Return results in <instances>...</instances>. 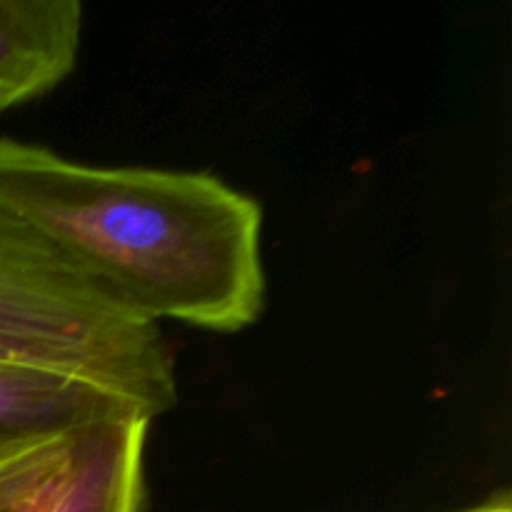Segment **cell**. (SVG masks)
Wrapping results in <instances>:
<instances>
[{
  "label": "cell",
  "mask_w": 512,
  "mask_h": 512,
  "mask_svg": "<svg viewBox=\"0 0 512 512\" xmlns=\"http://www.w3.org/2000/svg\"><path fill=\"white\" fill-rule=\"evenodd\" d=\"M458 512H512V498L508 490H498V493L485 498L480 505H473V508H465Z\"/></svg>",
  "instance_id": "cell-7"
},
{
  "label": "cell",
  "mask_w": 512,
  "mask_h": 512,
  "mask_svg": "<svg viewBox=\"0 0 512 512\" xmlns=\"http://www.w3.org/2000/svg\"><path fill=\"white\" fill-rule=\"evenodd\" d=\"M0 208L145 323L240 333L263 315V208L218 175L103 168L0 138Z\"/></svg>",
  "instance_id": "cell-1"
},
{
  "label": "cell",
  "mask_w": 512,
  "mask_h": 512,
  "mask_svg": "<svg viewBox=\"0 0 512 512\" xmlns=\"http://www.w3.org/2000/svg\"><path fill=\"white\" fill-rule=\"evenodd\" d=\"M78 430L0 443V512L33 490L68 453Z\"/></svg>",
  "instance_id": "cell-6"
},
{
  "label": "cell",
  "mask_w": 512,
  "mask_h": 512,
  "mask_svg": "<svg viewBox=\"0 0 512 512\" xmlns=\"http://www.w3.org/2000/svg\"><path fill=\"white\" fill-rule=\"evenodd\" d=\"M0 363L80 380L155 420L178 403L158 325L110 303L0 208Z\"/></svg>",
  "instance_id": "cell-2"
},
{
  "label": "cell",
  "mask_w": 512,
  "mask_h": 512,
  "mask_svg": "<svg viewBox=\"0 0 512 512\" xmlns=\"http://www.w3.org/2000/svg\"><path fill=\"white\" fill-rule=\"evenodd\" d=\"M83 38L78 0H0V113L58 88Z\"/></svg>",
  "instance_id": "cell-4"
},
{
  "label": "cell",
  "mask_w": 512,
  "mask_h": 512,
  "mask_svg": "<svg viewBox=\"0 0 512 512\" xmlns=\"http://www.w3.org/2000/svg\"><path fill=\"white\" fill-rule=\"evenodd\" d=\"M150 425L140 413L85 425L65 458L3 512H143Z\"/></svg>",
  "instance_id": "cell-3"
},
{
  "label": "cell",
  "mask_w": 512,
  "mask_h": 512,
  "mask_svg": "<svg viewBox=\"0 0 512 512\" xmlns=\"http://www.w3.org/2000/svg\"><path fill=\"white\" fill-rule=\"evenodd\" d=\"M125 413L140 410L80 380L0 363V443L70 433Z\"/></svg>",
  "instance_id": "cell-5"
}]
</instances>
